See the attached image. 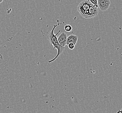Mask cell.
I'll use <instances>...</instances> for the list:
<instances>
[{"label": "cell", "mask_w": 122, "mask_h": 113, "mask_svg": "<svg viewBox=\"0 0 122 113\" xmlns=\"http://www.w3.org/2000/svg\"><path fill=\"white\" fill-rule=\"evenodd\" d=\"M65 30L67 32H70L72 30V28L70 25L69 24H66L64 27Z\"/></svg>", "instance_id": "cell-7"}, {"label": "cell", "mask_w": 122, "mask_h": 113, "mask_svg": "<svg viewBox=\"0 0 122 113\" xmlns=\"http://www.w3.org/2000/svg\"><path fill=\"white\" fill-rule=\"evenodd\" d=\"M89 0L93 5L96 6L97 7H98V5H97V0Z\"/></svg>", "instance_id": "cell-8"}, {"label": "cell", "mask_w": 122, "mask_h": 113, "mask_svg": "<svg viewBox=\"0 0 122 113\" xmlns=\"http://www.w3.org/2000/svg\"><path fill=\"white\" fill-rule=\"evenodd\" d=\"M57 26V25H54L52 31H51L50 32L49 34L48 37H47L48 40H49V42L50 43V44L52 45V46H53L54 47L53 50H54L55 49H56L57 50V54L56 56H55L53 59H51V60L48 61L49 63H51L52 62L55 61L58 57V56H59L64 52V51L65 50V47H63L61 46L60 44H59V42L57 40V36L60 32V31H59L56 34H54V30Z\"/></svg>", "instance_id": "cell-1"}, {"label": "cell", "mask_w": 122, "mask_h": 113, "mask_svg": "<svg viewBox=\"0 0 122 113\" xmlns=\"http://www.w3.org/2000/svg\"><path fill=\"white\" fill-rule=\"evenodd\" d=\"M93 6V5L90 2L89 0H85L79 4L77 6V11L81 16L84 12L88 11L90 7Z\"/></svg>", "instance_id": "cell-2"}, {"label": "cell", "mask_w": 122, "mask_h": 113, "mask_svg": "<svg viewBox=\"0 0 122 113\" xmlns=\"http://www.w3.org/2000/svg\"><path fill=\"white\" fill-rule=\"evenodd\" d=\"M77 39L78 38L77 36L73 34L70 35L67 38L66 45H68L70 43H73L75 45L77 42Z\"/></svg>", "instance_id": "cell-6"}, {"label": "cell", "mask_w": 122, "mask_h": 113, "mask_svg": "<svg viewBox=\"0 0 122 113\" xmlns=\"http://www.w3.org/2000/svg\"><path fill=\"white\" fill-rule=\"evenodd\" d=\"M99 13L98 7L93 5L90 7L88 11V15L87 19H90L97 16Z\"/></svg>", "instance_id": "cell-4"}, {"label": "cell", "mask_w": 122, "mask_h": 113, "mask_svg": "<svg viewBox=\"0 0 122 113\" xmlns=\"http://www.w3.org/2000/svg\"><path fill=\"white\" fill-rule=\"evenodd\" d=\"M67 35V34L64 32H62L59 35L58 38H57V40L59 42V44L61 46L65 47L66 45Z\"/></svg>", "instance_id": "cell-5"}, {"label": "cell", "mask_w": 122, "mask_h": 113, "mask_svg": "<svg viewBox=\"0 0 122 113\" xmlns=\"http://www.w3.org/2000/svg\"><path fill=\"white\" fill-rule=\"evenodd\" d=\"M4 0H0V4H1V3Z\"/></svg>", "instance_id": "cell-11"}, {"label": "cell", "mask_w": 122, "mask_h": 113, "mask_svg": "<svg viewBox=\"0 0 122 113\" xmlns=\"http://www.w3.org/2000/svg\"><path fill=\"white\" fill-rule=\"evenodd\" d=\"M68 46V47L69 49L70 50H73L74 49V48L75 47V45L73 43H70L68 45H67Z\"/></svg>", "instance_id": "cell-9"}, {"label": "cell", "mask_w": 122, "mask_h": 113, "mask_svg": "<svg viewBox=\"0 0 122 113\" xmlns=\"http://www.w3.org/2000/svg\"><path fill=\"white\" fill-rule=\"evenodd\" d=\"M97 5L102 11H105L109 9L110 5V0H97Z\"/></svg>", "instance_id": "cell-3"}, {"label": "cell", "mask_w": 122, "mask_h": 113, "mask_svg": "<svg viewBox=\"0 0 122 113\" xmlns=\"http://www.w3.org/2000/svg\"></svg>", "instance_id": "cell-12"}, {"label": "cell", "mask_w": 122, "mask_h": 113, "mask_svg": "<svg viewBox=\"0 0 122 113\" xmlns=\"http://www.w3.org/2000/svg\"><path fill=\"white\" fill-rule=\"evenodd\" d=\"M117 113H122V110H119V111H118Z\"/></svg>", "instance_id": "cell-10"}]
</instances>
